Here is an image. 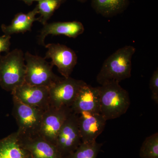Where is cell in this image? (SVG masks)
Segmentation results:
<instances>
[{"mask_svg":"<svg viewBox=\"0 0 158 158\" xmlns=\"http://www.w3.org/2000/svg\"><path fill=\"white\" fill-rule=\"evenodd\" d=\"M18 137L21 145L33 158H64L55 144L39 135L23 136L18 135Z\"/></svg>","mask_w":158,"mask_h":158,"instance_id":"12","label":"cell"},{"mask_svg":"<svg viewBox=\"0 0 158 158\" xmlns=\"http://www.w3.org/2000/svg\"><path fill=\"white\" fill-rule=\"evenodd\" d=\"M27 158H33L31 156V155L30 154V153H29L27 157Z\"/></svg>","mask_w":158,"mask_h":158,"instance_id":"25","label":"cell"},{"mask_svg":"<svg viewBox=\"0 0 158 158\" xmlns=\"http://www.w3.org/2000/svg\"><path fill=\"white\" fill-rule=\"evenodd\" d=\"M86 84L70 77L62 78L49 88L50 106L71 107L79 90Z\"/></svg>","mask_w":158,"mask_h":158,"instance_id":"6","label":"cell"},{"mask_svg":"<svg viewBox=\"0 0 158 158\" xmlns=\"http://www.w3.org/2000/svg\"><path fill=\"white\" fill-rule=\"evenodd\" d=\"M13 103L12 114L18 126V134L23 136L39 135L44 111L25 104L14 97Z\"/></svg>","mask_w":158,"mask_h":158,"instance_id":"5","label":"cell"},{"mask_svg":"<svg viewBox=\"0 0 158 158\" xmlns=\"http://www.w3.org/2000/svg\"><path fill=\"white\" fill-rule=\"evenodd\" d=\"M62 4V0H40L36 6L40 15L38 21L44 25Z\"/></svg>","mask_w":158,"mask_h":158,"instance_id":"18","label":"cell"},{"mask_svg":"<svg viewBox=\"0 0 158 158\" xmlns=\"http://www.w3.org/2000/svg\"><path fill=\"white\" fill-rule=\"evenodd\" d=\"M78 115L82 142L96 141L97 138L104 130L106 119L101 113H82Z\"/></svg>","mask_w":158,"mask_h":158,"instance_id":"11","label":"cell"},{"mask_svg":"<svg viewBox=\"0 0 158 158\" xmlns=\"http://www.w3.org/2000/svg\"><path fill=\"white\" fill-rule=\"evenodd\" d=\"M24 58L26 84L49 88L62 78L53 72V65L44 58L32 55L28 52L24 54Z\"/></svg>","mask_w":158,"mask_h":158,"instance_id":"4","label":"cell"},{"mask_svg":"<svg viewBox=\"0 0 158 158\" xmlns=\"http://www.w3.org/2000/svg\"><path fill=\"white\" fill-rule=\"evenodd\" d=\"M44 59H51L53 65H56L64 78L70 77L77 62V57L73 50L59 44H48Z\"/></svg>","mask_w":158,"mask_h":158,"instance_id":"9","label":"cell"},{"mask_svg":"<svg viewBox=\"0 0 158 158\" xmlns=\"http://www.w3.org/2000/svg\"><path fill=\"white\" fill-rule=\"evenodd\" d=\"M136 49L126 45L117 50L103 62L97 76V82L101 85L119 82L131 76L132 59Z\"/></svg>","mask_w":158,"mask_h":158,"instance_id":"1","label":"cell"},{"mask_svg":"<svg viewBox=\"0 0 158 158\" xmlns=\"http://www.w3.org/2000/svg\"><path fill=\"white\" fill-rule=\"evenodd\" d=\"M12 96L25 104L45 111L49 107V88L24 83L11 92Z\"/></svg>","mask_w":158,"mask_h":158,"instance_id":"10","label":"cell"},{"mask_svg":"<svg viewBox=\"0 0 158 158\" xmlns=\"http://www.w3.org/2000/svg\"><path fill=\"white\" fill-rule=\"evenodd\" d=\"M18 1H22L28 6H30L32 5L34 2H39L40 0H18Z\"/></svg>","mask_w":158,"mask_h":158,"instance_id":"23","label":"cell"},{"mask_svg":"<svg viewBox=\"0 0 158 158\" xmlns=\"http://www.w3.org/2000/svg\"><path fill=\"white\" fill-rule=\"evenodd\" d=\"M102 144L96 141L90 143L82 142L73 153L66 158H97Z\"/></svg>","mask_w":158,"mask_h":158,"instance_id":"19","label":"cell"},{"mask_svg":"<svg viewBox=\"0 0 158 158\" xmlns=\"http://www.w3.org/2000/svg\"><path fill=\"white\" fill-rule=\"evenodd\" d=\"M38 14L37 7L27 13L19 12L15 15L11 24L6 26H1L2 31L4 34L11 36L15 34L24 33L31 31V28L34 22L38 21L36 15Z\"/></svg>","mask_w":158,"mask_h":158,"instance_id":"15","label":"cell"},{"mask_svg":"<svg viewBox=\"0 0 158 158\" xmlns=\"http://www.w3.org/2000/svg\"><path fill=\"white\" fill-rule=\"evenodd\" d=\"M141 158H158V133L145 138L140 148Z\"/></svg>","mask_w":158,"mask_h":158,"instance_id":"20","label":"cell"},{"mask_svg":"<svg viewBox=\"0 0 158 158\" xmlns=\"http://www.w3.org/2000/svg\"><path fill=\"white\" fill-rule=\"evenodd\" d=\"M11 36L6 34L0 36V57H1V53L2 52H9L11 45Z\"/></svg>","mask_w":158,"mask_h":158,"instance_id":"22","label":"cell"},{"mask_svg":"<svg viewBox=\"0 0 158 158\" xmlns=\"http://www.w3.org/2000/svg\"><path fill=\"white\" fill-rule=\"evenodd\" d=\"M82 143L78 125V115L72 112L62 125L59 131L56 145L64 158L73 153Z\"/></svg>","mask_w":158,"mask_h":158,"instance_id":"7","label":"cell"},{"mask_svg":"<svg viewBox=\"0 0 158 158\" xmlns=\"http://www.w3.org/2000/svg\"><path fill=\"white\" fill-rule=\"evenodd\" d=\"M98 87L100 113L106 120L115 119L127 112L131 101L128 92L116 82Z\"/></svg>","mask_w":158,"mask_h":158,"instance_id":"2","label":"cell"},{"mask_svg":"<svg viewBox=\"0 0 158 158\" xmlns=\"http://www.w3.org/2000/svg\"><path fill=\"white\" fill-rule=\"evenodd\" d=\"M71 109L73 113H101L98 87H93L86 83L82 86Z\"/></svg>","mask_w":158,"mask_h":158,"instance_id":"13","label":"cell"},{"mask_svg":"<svg viewBox=\"0 0 158 158\" xmlns=\"http://www.w3.org/2000/svg\"><path fill=\"white\" fill-rule=\"evenodd\" d=\"M84 31L85 27L83 24L76 21L47 23L43 25L40 31L38 43L40 45L45 46L44 40L49 35H64L70 38H76L83 34Z\"/></svg>","mask_w":158,"mask_h":158,"instance_id":"14","label":"cell"},{"mask_svg":"<svg viewBox=\"0 0 158 158\" xmlns=\"http://www.w3.org/2000/svg\"><path fill=\"white\" fill-rule=\"evenodd\" d=\"M149 88L152 92V98L156 103H158V69L153 73L150 79Z\"/></svg>","mask_w":158,"mask_h":158,"instance_id":"21","label":"cell"},{"mask_svg":"<svg viewBox=\"0 0 158 158\" xmlns=\"http://www.w3.org/2000/svg\"><path fill=\"white\" fill-rule=\"evenodd\" d=\"M78 2H80L81 3H85L88 1V0H77Z\"/></svg>","mask_w":158,"mask_h":158,"instance_id":"24","label":"cell"},{"mask_svg":"<svg viewBox=\"0 0 158 158\" xmlns=\"http://www.w3.org/2000/svg\"><path fill=\"white\" fill-rule=\"evenodd\" d=\"M130 0H91V7L98 14L111 18L123 13L129 6Z\"/></svg>","mask_w":158,"mask_h":158,"instance_id":"16","label":"cell"},{"mask_svg":"<svg viewBox=\"0 0 158 158\" xmlns=\"http://www.w3.org/2000/svg\"><path fill=\"white\" fill-rule=\"evenodd\" d=\"M24 54L21 50L15 49L0 57V86L12 92L25 83L26 64Z\"/></svg>","mask_w":158,"mask_h":158,"instance_id":"3","label":"cell"},{"mask_svg":"<svg viewBox=\"0 0 158 158\" xmlns=\"http://www.w3.org/2000/svg\"><path fill=\"white\" fill-rule=\"evenodd\" d=\"M66 0H62V3L63 4V3H65V1H66Z\"/></svg>","mask_w":158,"mask_h":158,"instance_id":"26","label":"cell"},{"mask_svg":"<svg viewBox=\"0 0 158 158\" xmlns=\"http://www.w3.org/2000/svg\"><path fill=\"white\" fill-rule=\"evenodd\" d=\"M28 154L21 145L17 131L0 140V158H27Z\"/></svg>","mask_w":158,"mask_h":158,"instance_id":"17","label":"cell"},{"mask_svg":"<svg viewBox=\"0 0 158 158\" xmlns=\"http://www.w3.org/2000/svg\"><path fill=\"white\" fill-rule=\"evenodd\" d=\"M72 112L71 108L68 107L49 106L44 112L38 135L55 145L62 125Z\"/></svg>","mask_w":158,"mask_h":158,"instance_id":"8","label":"cell"}]
</instances>
